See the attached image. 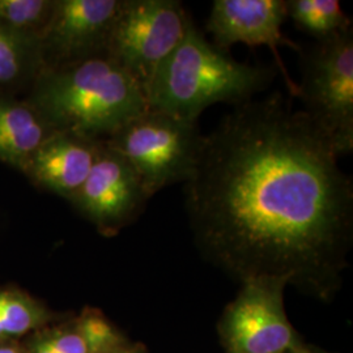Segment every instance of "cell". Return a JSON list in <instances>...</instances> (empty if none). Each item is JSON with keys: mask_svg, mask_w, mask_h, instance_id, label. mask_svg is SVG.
<instances>
[{"mask_svg": "<svg viewBox=\"0 0 353 353\" xmlns=\"http://www.w3.org/2000/svg\"><path fill=\"white\" fill-rule=\"evenodd\" d=\"M294 353H330L326 352V351H322V350H319V348H316V347H310V345H306V344H303V347L299 350V351H296Z\"/></svg>", "mask_w": 353, "mask_h": 353, "instance_id": "20", "label": "cell"}, {"mask_svg": "<svg viewBox=\"0 0 353 353\" xmlns=\"http://www.w3.org/2000/svg\"><path fill=\"white\" fill-rule=\"evenodd\" d=\"M150 199L134 168L101 140L87 181L70 203L101 234L112 237L132 224Z\"/></svg>", "mask_w": 353, "mask_h": 353, "instance_id": "8", "label": "cell"}, {"mask_svg": "<svg viewBox=\"0 0 353 353\" xmlns=\"http://www.w3.org/2000/svg\"><path fill=\"white\" fill-rule=\"evenodd\" d=\"M290 99L234 106L203 135L185 210L196 249L230 278L279 279L327 303L352 249V178Z\"/></svg>", "mask_w": 353, "mask_h": 353, "instance_id": "1", "label": "cell"}, {"mask_svg": "<svg viewBox=\"0 0 353 353\" xmlns=\"http://www.w3.org/2000/svg\"><path fill=\"white\" fill-rule=\"evenodd\" d=\"M0 353H26V348L14 341H0Z\"/></svg>", "mask_w": 353, "mask_h": 353, "instance_id": "18", "label": "cell"}, {"mask_svg": "<svg viewBox=\"0 0 353 353\" xmlns=\"http://www.w3.org/2000/svg\"><path fill=\"white\" fill-rule=\"evenodd\" d=\"M122 0H55L50 23L39 42L43 68L108 54Z\"/></svg>", "mask_w": 353, "mask_h": 353, "instance_id": "10", "label": "cell"}, {"mask_svg": "<svg viewBox=\"0 0 353 353\" xmlns=\"http://www.w3.org/2000/svg\"><path fill=\"white\" fill-rule=\"evenodd\" d=\"M285 19L287 0H214L205 30L214 38V45L223 50L228 51L236 43L268 46L290 97L299 99V85L288 74L279 48L285 46L300 52L303 46L281 33Z\"/></svg>", "mask_w": 353, "mask_h": 353, "instance_id": "9", "label": "cell"}, {"mask_svg": "<svg viewBox=\"0 0 353 353\" xmlns=\"http://www.w3.org/2000/svg\"><path fill=\"white\" fill-rule=\"evenodd\" d=\"M192 17L178 0H122L108 55L144 89L185 37Z\"/></svg>", "mask_w": 353, "mask_h": 353, "instance_id": "6", "label": "cell"}, {"mask_svg": "<svg viewBox=\"0 0 353 353\" xmlns=\"http://www.w3.org/2000/svg\"><path fill=\"white\" fill-rule=\"evenodd\" d=\"M110 353H145V351H143L139 347H128V344L125 343Z\"/></svg>", "mask_w": 353, "mask_h": 353, "instance_id": "19", "label": "cell"}, {"mask_svg": "<svg viewBox=\"0 0 353 353\" xmlns=\"http://www.w3.org/2000/svg\"><path fill=\"white\" fill-rule=\"evenodd\" d=\"M101 140L57 131L34 154L26 170L33 185L71 202L96 163Z\"/></svg>", "mask_w": 353, "mask_h": 353, "instance_id": "11", "label": "cell"}, {"mask_svg": "<svg viewBox=\"0 0 353 353\" xmlns=\"http://www.w3.org/2000/svg\"><path fill=\"white\" fill-rule=\"evenodd\" d=\"M278 72L271 64L236 61L204 37L192 20L181 43L153 77L148 106L198 122L211 105L229 103L234 108L252 101L271 87Z\"/></svg>", "mask_w": 353, "mask_h": 353, "instance_id": "3", "label": "cell"}, {"mask_svg": "<svg viewBox=\"0 0 353 353\" xmlns=\"http://www.w3.org/2000/svg\"><path fill=\"white\" fill-rule=\"evenodd\" d=\"M125 343L99 310L87 309L62 326L39 330L24 348L26 353H110Z\"/></svg>", "mask_w": 353, "mask_h": 353, "instance_id": "13", "label": "cell"}, {"mask_svg": "<svg viewBox=\"0 0 353 353\" xmlns=\"http://www.w3.org/2000/svg\"><path fill=\"white\" fill-rule=\"evenodd\" d=\"M54 8L55 0H0V23L39 45Z\"/></svg>", "mask_w": 353, "mask_h": 353, "instance_id": "17", "label": "cell"}, {"mask_svg": "<svg viewBox=\"0 0 353 353\" xmlns=\"http://www.w3.org/2000/svg\"><path fill=\"white\" fill-rule=\"evenodd\" d=\"M203 135L198 122L148 109L103 141L134 168L152 198L188 182Z\"/></svg>", "mask_w": 353, "mask_h": 353, "instance_id": "4", "label": "cell"}, {"mask_svg": "<svg viewBox=\"0 0 353 353\" xmlns=\"http://www.w3.org/2000/svg\"><path fill=\"white\" fill-rule=\"evenodd\" d=\"M299 99L303 113L341 157L353 151V29L303 48Z\"/></svg>", "mask_w": 353, "mask_h": 353, "instance_id": "5", "label": "cell"}, {"mask_svg": "<svg viewBox=\"0 0 353 353\" xmlns=\"http://www.w3.org/2000/svg\"><path fill=\"white\" fill-rule=\"evenodd\" d=\"M287 283L254 279L241 283L236 299L219 322L227 353H294L303 343L290 325L284 306Z\"/></svg>", "mask_w": 353, "mask_h": 353, "instance_id": "7", "label": "cell"}, {"mask_svg": "<svg viewBox=\"0 0 353 353\" xmlns=\"http://www.w3.org/2000/svg\"><path fill=\"white\" fill-rule=\"evenodd\" d=\"M57 131L26 96L0 94V161L26 173L42 144Z\"/></svg>", "mask_w": 353, "mask_h": 353, "instance_id": "12", "label": "cell"}, {"mask_svg": "<svg viewBox=\"0 0 353 353\" xmlns=\"http://www.w3.org/2000/svg\"><path fill=\"white\" fill-rule=\"evenodd\" d=\"M316 42L327 41L352 29L351 17L338 0H287V19Z\"/></svg>", "mask_w": 353, "mask_h": 353, "instance_id": "16", "label": "cell"}, {"mask_svg": "<svg viewBox=\"0 0 353 353\" xmlns=\"http://www.w3.org/2000/svg\"><path fill=\"white\" fill-rule=\"evenodd\" d=\"M42 70L37 42L0 23V94L26 96Z\"/></svg>", "mask_w": 353, "mask_h": 353, "instance_id": "14", "label": "cell"}, {"mask_svg": "<svg viewBox=\"0 0 353 353\" xmlns=\"http://www.w3.org/2000/svg\"><path fill=\"white\" fill-rule=\"evenodd\" d=\"M52 313L30 294L16 287L0 288V341H16L46 327Z\"/></svg>", "mask_w": 353, "mask_h": 353, "instance_id": "15", "label": "cell"}, {"mask_svg": "<svg viewBox=\"0 0 353 353\" xmlns=\"http://www.w3.org/2000/svg\"><path fill=\"white\" fill-rule=\"evenodd\" d=\"M26 99L55 131L97 140L150 109L144 89L108 54L43 68Z\"/></svg>", "mask_w": 353, "mask_h": 353, "instance_id": "2", "label": "cell"}]
</instances>
